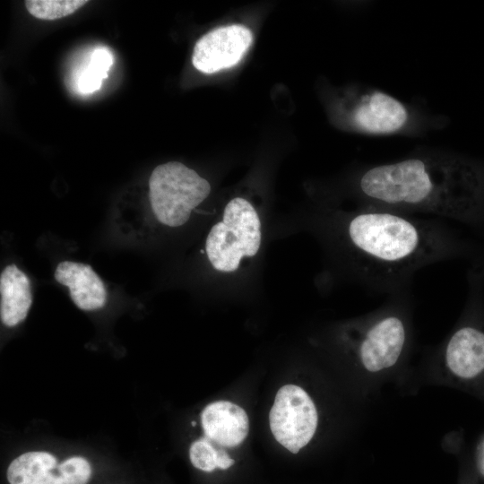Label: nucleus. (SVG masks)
<instances>
[{"label":"nucleus","instance_id":"1a4fd4ad","mask_svg":"<svg viewBox=\"0 0 484 484\" xmlns=\"http://www.w3.org/2000/svg\"><path fill=\"white\" fill-rule=\"evenodd\" d=\"M55 279L68 287L72 300L80 309L91 311L105 306L107 291L104 283L90 265L61 262L56 268Z\"/></svg>","mask_w":484,"mask_h":484},{"label":"nucleus","instance_id":"2eb2a0df","mask_svg":"<svg viewBox=\"0 0 484 484\" xmlns=\"http://www.w3.org/2000/svg\"><path fill=\"white\" fill-rule=\"evenodd\" d=\"M219 451L214 443L207 437L194 441L189 448V458L192 464L198 470L212 472L219 465Z\"/></svg>","mask_w":484,"mask_h":484},{"label":"nucleus","instance_id":"f3484780","mask_svg":"<svg viewBox=\"0 0 484 484\" xmlns=\"http://www.w3.org/2000/svg\"><path fill=\"white\" fill-rule=\"evenodd\" d=\"M234 464V460L228 454V453L220 448L219 451V465L218 468L221 470H227Z\"/></svg>","mask_w":484,"mask_h":484},{"label":"nucleus","instance_id":"9b49d317","mask_svg":"<svg viewBox=\"0 0 484 484\" xmlns=\"http://www.w3.org/2000/svg\"><path fill=\"white\" fill-rule=\"evenodd\" d=\"M2 323L13 327L22 322L32 303L30 281L15 264L7 265L0 276Z\"/></svg>","mask_w":484,"mask_h":484},{"label":"nucleus","instance_id":"7ed1b4c3","mask_svg":"<svg viewBox=\"0 0 484 484\" xmlns=\"http://www.w3.org/2000/svg\"><path fill=\"white\" fill-rule=\"evenodd\" d=\"M211 186L181 162L157 166L149 179V197L156 218L169 227L185 224L193 209L209 195Z\"/></svg>","mask_w":484,"mask_h":484},{"label":"nucleus","instance_id":"f8f14e48","mask_svg":"<svg viewBox=\"0 0 484 484\" xmlns=\"http://www.w3.org/2000/svg\"><path fill=\"white\" fill-rule=\"evenodd\" d=\"M57 466L55 455L48 452H27L16 457L8 466L10 484H37Z\"/></svg>","mask_w":484,"mask_h":484},{"label":"nucleus","instance_id":"6e6552de","mask_svg":"<svg viewBox=\"0 0 484 484\" xmlns=\"http://www.w3.org/2000/svg\"><path fill=\"white\" fill-rule=\"evenodd\" d=\"M204 436L217 445L234 447L240 445L248 433L249 423L246 411L228 401L208 404L201 413Z\"/></svg>","mask_w":484,"mask_h":484},{"label":"nucleus","instance_id":"f03ea898","mask_svg":"<svg viewBox=\"0 0 484 484\" xmlns=\"http://www.w3.org/2000/svg\"><path fill=\"white\" fill-rule=\"evenodd\" d=\"M261 245V223L253 205L237 197L230 200L222 220L211 229L205 250L212 265L220 272H233L244 256L255 255Z\"/></svg>","mask_w":484,"mask_h":484},{"label":"nucleus","instance_id":"423d86ee","mask_svg":"<svg viewBox=\"0 0 484 484\" xmlns=\"http://www.w3.org/2000/svg\"><path fill=\"white\" fill-rule=\"evenodd\" d=\"M251 30L239 24L220 27L196 42L192 63L200 72L213 73L236 65L252 44Z\"/></svg>","mask_w":484,"mask_h":484},{"label":"nucleus","instance_id":"6ab92c4d","mask_svg":"<svg viewBox=\"0 0 484 484\" xmlns=\"http://www.w3.org/2000/svg\"><path fill=\"white\" fill-rule=\"evenodd\" d=\"M195 424H196L195 421L192 422V426H195Z\"/></svg>","mask_w":484,"mask_h":484},{"label":"nucleus","instance_id":"39448f33","mask_svg":"<svg viewBox=\"0 0 484 484\" xmlns=\"http://www.w3.org/2000/svg\"><path fill=\"white\" fill-rule=\"evenodd\" d=\"M275 439L297 454L314 436L317 412L309 395L299 386L287 385L277 392L269 414Z\"/></svg>","mask_w":484,"mask_h":484},{"label":"nucleus","instance_id":"f257e3e1","mask_svg":"<svg viewBox=\"0 0 484 484\" xmlns=\"http://www.w3.org/2000/svg\"><path fill=\"white\" fill-rule=\"evenodd\" d=\"M361 206L429 215L484 228V161L441 151H415L370 165L357 177Z\"/></svg>","mask_w":484,"mask_h":484},{"label":"nucleus","instance_id":"20e7f679","mask_svg":"<svg viewBox=\"0 0 484 484\" xmlns=\"http://www.w3.org/2000/svg\"><path fill=\"white\" fill-rule=\"evenodd\" d=\"M349 125L370 135L421 134L431 125L413 107L376 89L362 90L347 108Z\"/></svg>","mask_w":484,"mask_h":484},{"label":"nucleus","instance_id":"0eeeda50","mask_svg":"<svg viewBox=\"0 0 484 484\" xmlns=\"http://www.w3.org/2000/svg\"><path fill=\"white\" fill-rule=\"evenodd\" d=\"M363 334L359 355L364 367L371 372L394 365L407 340L404 321L394 312H386L371 321Z\"/></svg>","mask_w":484,"mask_h":484},{"label":"nucleus","instance_id":"a211bd4d","mask_svg":"<svg viewBox=\"0 0 484 484\" xmlns=\"http://www.w3.org/2000/svg\"><path fill=\"white\" fill-rule=\"evenodd\" d=\"M37 484H65L59 474L47 473Z\"/></svg>","mask_w":484,"mask_h":484},{"label":"nucleus","instance_id":"9d476101","mask_svg":"<svg viewBox=\"0 0 484 484\" xmlns=\"http://www.w3.org/2000/svg\"><path fill=\"white\" fill-rule=\"evenodd\" d=\"M449 368L461 377L470 378L484 369V332L473 326L455 331L445 348Z\"/></svg>","mask_w":484,"mask_h":484},{"label":"nucleus","instance_id":"dca6fc26","mask_svg":"<svg viewBox=\"0 0 484 484\" xmlns=\"http://www.w3.org/2000/svg\"><path fill=\"white\" fill-rule=\"evenodd\" d=\"M91 466L82 456H72L58 465V474L65 484H87L91 477Z\"/></svg>","mask_w":484,"mask_h":484},{"label":"nucleus","instance_id":"4468645a","mask_svg":"<svg viewBox=\"0 0 484 484\" xmlns=\"http://www.w3.org/2000/svg\"><path fill=\"white\" fill-rule=\"evenodd\" d=\"M87 3L86 0H26L25 6L35 18L54 21L73 14Z\"/></svg>","mask_w":484,"mask_h":484},{"label":"nucleus","instance_id":"ddd939ff","mask_svg":"<svg viewBox=\"0 0 484 484\" xmlns=\"http://www.w3.org/2000/svg\"><path fill=\"white\" fill-rule=\"evenodd\" d=\"M112 63L113 57L108 49L96 48L91 55L88 66L79 77V90L83 93H91L99 90L102 80L107 78L108 71Z\"/></svg>","mask_w":484,"mask_h":484}]
</instances>
